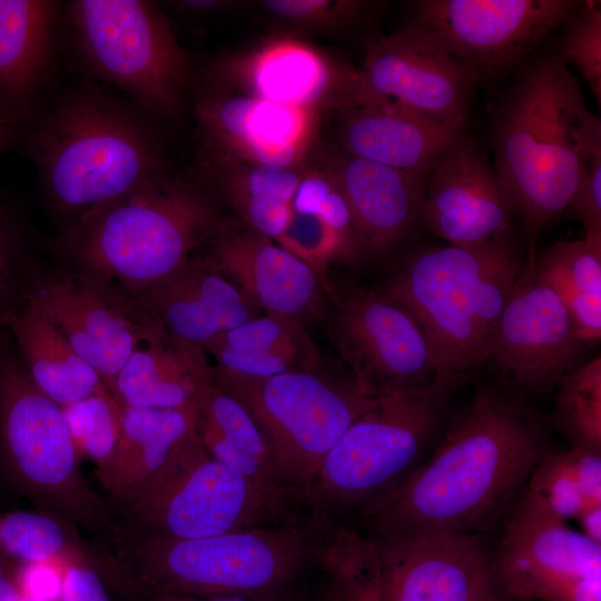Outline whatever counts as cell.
Instances as JSON below:
<instances>
[{
    "label": "cell",
    "instance_id": "41",
    "mask_svg": "<svg viewBox=\"0 0 601 601\" xmlns=\"http://www.w3.org/2000/svg\"><path fill=\"white\" fill-rule=\"evenodd\" d=\"M27 239L21 219L0 201V304L10 299L17 290Z\"/></svg>",
    "mask_w": 601,
    "mask_h": 601
},
{
    "label": "cell",
    "instance_id": "26",
    "mask_svg": "<svg viewBox=\"0 0 601 601\" xmlns=\"http://www.w3.org/2000/svg\"><path fill=\"white\" fill-rule=\"evenodd\" d=\"M339 114V149L424 176L436 156L463 132L388 104L354 105Z\"/></svg>",
    "mask_w": 601,
    "mask_h": 601
},
{
    "label": "cell",
    "instance_id": "9",
    "mask_svg": "<svg viewBox=\"0 0 601 601\" xmlns=\"http://www.w3.org/2000/svg\"><path fill=\"white\" fill-rule=\"evenodd\" d=\"M211 378L249 413L280 477L302 504L326 455L378 398L347 368L247 376L211 367Z\"/></svg>",
    "mask_w": 601,
    "mask_h": 601
},
{
    "label": "cell",
    "instance_id": "18",
    "mask_svg": "<svg viewBox=\"0 0 601 601\" xmlns=\"http://www.w3.org/2000/svg\"><path fill=\"white\" fill-rule=\"evenodd\" d=\"M529 254L499 318L487 361L515 384L544 392L578 365L585 343L560 296Z\"/></svg>",
    "mask_w": 601,
    "mask_h": 601
},
{
    "label": "cell",
    "instance_id": "34",
    "mask_svg": "<svg viewBox=\"0 0 601 601\" xmlns=\"http://www.w3.org/2000/svg\"><path fill=\"white\" fill-rule=\"evenodd\" d=\"M535 275L560 296L585 343L601 337V243L560 240L532 262Z\"/></svg>",
    "mask_w": 601,
    "mask_h": 601
},
{
    "label": "cell",
    "instance_id": "24",
    "mask_svg": "<svg viewBox=\"0 0 601 601\" xmlns=\"http://www.w3.org/2000/svg\"><path fill=\"white\" fill-rule=\"evenodd\" d=\"M135 297L198 365L209 364L206 349L216 338L258 316L257 308L230 282L195 256Z\"/></svg>",
    "mask_w": 601,
    "mask_h": 601
},
{
    "label": "cell",
    "instance_id": "21",
    "mask_svg": "<svg viewBox=\"0 0 601 601\" xmlns=\"http://www.w3.org/2000/svg\"><path fill=\"white\" fill-rule=\"evenodd\" d=\"M515 211L486 155L463 132L424 176L422 223L460 247H477L513 235Z\"/></svg>",
    "mask_w": 601,
    "mask_h": 601
},
{
    "label": "cell",
    "instance_id": "39",
    "mask_svg": "<svg viewBox=\"0 0 601 601\" xmlns=\"http://www.w3.org/2000/svg\"><path fill=\"white\" fill-rule=\"evenodd\" d=\"M378 2L365 0H266L260 6L292 30L337 33L375 13Z\"/></svg>",
    "mask_w": 601,
    "mask_h": 601
},
{
    "label": "cell",
    "instance_id": "35",
    "mask_svg": "<svg viewBox=\"0 0 601 601\" xmlns=\"http://www.w3.org/2000/svg\"><path fill=\"white\" fill-rule=\"evenodd\" d=\"M524 491L558 519H575L584 508L601 503V452L572 446L546 453Z\"/></svg>",
    "mask_w": 601,
    "mask_h": 601
},
{
    "label": "cell",
    "instance_id": "33",
    "mask_svg": "<svg viewBox=\"0 0 601 601\" xmlns=\"http://www.w3.org/2000/svg\"><path fill=\"white\" fill-rule=\"evenodd\" d=\"M79 528L45 510L0 515V552L20 562L57 560L92 568L105 583L117 575V563L107 549L88 541Z\"/></svg>",
    "mask_w": 601,
    "mask_h": 601
},
{
    "label": "cell",
    "instance_id": "45",
    "mask_svg": "<svg viewBox=\"0 0 601 601\" xmlns=\"http://www.w3.org/2000/svg\"><path fill=\"white\" fill-rule=\"evenodd\" d=\"M239 2L228 0H179L173 1L171 6L181 14L205 18L217 16L237 7Z\"/></svg>",
    "mask_w": 601,
    "mask_h": 601
},
{
    "label": "cell",
    "instance_id": "42",
    "mask_svg": "<svg viewBox=\"0 0 601 601\" xmlns=\"http://www.w3.org/2000/svg\"><path fill=\"white\" fill-rule=\"evenodd\" d=\"M66 565L57 560L21 562L13 574L20 595L38 601H59Z\"/></svg>",
    "mask_w": 601,
    "mask_h": 601
},
{
    "label": "cell",
    "instance_id": "20",
    "mask_svg": "<svg viewBox=\"0 0 601 601\" xmlns=\"http://www.w3.org/2000/svg\"><path fill=\"white\" fill-rule=\"evenodd\" d=\"M195 256L257 309L303 325L324 317L333 292L325 275L242 221L225 220Z\"/></svg>",
    "mask_w": 601,
    "mask_h": 601
},
{
    "label": "cell",
    "instance_id": "15",
    "mask_svg": "<svg viewBox=\"0 0 601 601\" xmlns=\"http://www.w3.org/2000/svg\"><path fill=\"white\" fill-rule=\"evenodd\" d=\"M579 6L573 0H421L416 22L476 77L514 72Z\"/></svg>",
    "mask_w": 601,
    "mask_h": 601
},
{
    "label": "cell",
    "instance_id": "1",
    "mask_svg": "<svg viewBox=\"0 0 601 601\" xmlns=\"http://www.w3.org/2000/svg\"><path fill=\"white\" fill-rule=\"evenodd\" d=\"M545 447L532 411L495 390L477 392L432 455L362 508L368 536L489 526L524 489Z\"/></svg>",
    "mask_w": 601,
    "mask_h": 601
},
{
    "label": "cell",
    "instance_id": "27",
    "mask_svg": "<svg viewBox=\"0 0 601 601\" xmlns=\"http://www.w3.org/2000/svg\"><path fill=\"white\" fill-rule=\"evenodd\" d=\"M195 430L201 445L214 460L266 492L296 505L302 504L280 477L249 413L214 383L211 374L199 387Z\"/></svg>",
    "mask_w": 601,
    "mask_h": 601
},
{
    "label": "cell",
    "instance_id": "28",
    "mask_svg": "<svg viewBox=\"0 0 601 601\" xmlns=\"http://www.w3.org/2000/svg\"><path fill=\"white\" fill-rule=\"evenodd\" d=\"M210 374V364H196L157 319L118 373L112 395L122 407L196 410Z\"/></svg>",
    "mask_w": 601,
    "mask_h": 601
},
{
    "label": "cell",
    "instance_id": "3",
    "mask_svg": "<svg viewBox=\"0 0 601 601\" xmlns=\"http://www.w3.org/2000/svg\"><path fill=\"white\" fill-rule=\"evenodd\" d=\"M331 518H306L177 539L114 521L98 542L115 558L131 595L171 593L290 601L317 556Z\"/></svg>",
    "mask_w": 601,
    "mask_h": 601
},
{
    "label": "cell",
    "instance_id": "40",
    "mask_svg": "<svg viewBox=\"0 0 601 601\" xmlns=\"http://www.w3.org/2000/svg\"><path fill=\"white\" fill-rule=\"evenodd\" d=\"M558 51L589 85L597 102L601 104V3L579 1L573 14L564 23Z\"/></svg>",
    "mask_w": 601,
    "mask_h": 601
},
{
    "label": "cell",
    "instance_id": "8",
    "mask_svg": "<svg viewBox=\"0 0 601 601\" xmlns=\"http://www.w3.org/2000/svg\"><path fill=\"white\" fill-rule=\"evenodd\" d=\"M65 9L70 42L93 79L124 92L154 121L180 115L190 59L156 2L73 0Z\"/></svg>",
    "mask_w": 601,
    "mask_h": 601
},
{
    "label": "cell",
    "instance_id": "52",
    "mask_svg": "<svg viewBox=\"0 0 601 601\" xmlns=\"http://www.w3.org/2000/svg\"><path fill=\"white\" fill-rule=\"evenodd\" d=\"M19 601H38V600L20 597Z\"/></svg>",
    "mask_w": 601,
    "mask_h": 601
},
{
    "label": "cell",
    "instance_id": "38",
    "mask_svg": "<svg viewBox=\"0 0 601 601\" xmlns=\"http://www.w3.org/2000/svg\"><path fill=\"white\" fill-rule=\"evenodd\" d=\"M62 408L80 457L91 460L97 471L101 470L118 443L122 406L110 392H104Z\"/></svg>",
    "mask_w": 601,
    "mask_h": 601
},
{
    "label": "cell",
    "instance_id": "5",
    "mask_svg": "<svg viewBox=\"0 0 601 601\" xmlns=\"http://www.w3.org/2000/svg\"><path fill=\"white\" fill-rule=\"evenodd\" d=\"M225 220L203 179L168 170L69 223L53 248L67 266L136 296L189 262Z\"/></svg>",
    "mask_w": 601,
    "mask_h": 601
},
{
    "label": "cell",
    "instance_id": "13",
    "mask_svg": "<svg viewBox=\"0 0 601 601\" xmlns=\"http://www.w3.org/2000/svg\"><path fill=\"white\" fill-rule=\"evenodd\" d=\"M494 590L519 601H601V544L524 490L491 554Z\"/></svg>",
    "mask_w": 601,
    "mask_h": 601
},
{
    "label": "cell",
    "instance_id": "51",
    "mask_svg": "<svg viewBox=\"0 0 601 601\" xmlns=\"http://www.w3.org/2000/svg\"><path fill=\"white\" fill-rule=\"evenodd\" d=\"M4 555L2 552H0V578L6 575V574H9L8 571H7V565H6V562H4Z\"/></svg>",
    "mask_w": 601,
    "mask_h": 601
},
{
    "label": "cell",
    "instance_id": "32",
    "mask_svg": "<svg viewBox=\"0 0 601 601\" xmlns=\"http://www.w3.org/2000/svg\"><path fill=\"white\" fill-rule=\"evenodd\" d=\"M307 165L280 167L205 158L201 179L237 213L243 224L277 243Z\"/></svg>",
    "mask_w": 601,
    "mask_h": 601
},
{
    "label": "cell",
    "instance_id": "7",
    "mask_svg": "<svg viewBox=\"0 0 601 601\" xmlns=\"http://www.w3.org/2000/svg\"><path fill=\"white\" fill-rule=\"evenodd\" d=\"M79 461L63 408L36 387L14 345L0 333V464L39 510L65 518L97 541L115 519Z\"/></svg>",
    "mask_w": 601,
    "mask_h": 601
},
{
    "label": "cell",
    "instance_id": "14",
    "mask_svg": "<svg viewBox=\"0 0 601 601\" xmlns=\"http://www.w3.org/2000/svg\"><path fill=\"white\" fill-rule=\"evenodd\" d=\"M23 290V303L58 331L111 394L136 343L158 319L117 285L67 265L37 274Z\"/></svg>",
    "mask_w": 601,
    "mask_h": 601
},
{
    "label": "cell",
    "instance_id": "11",
    "mask_svg": "<svg viewBox=\"0 0 601 601\" xmlns=\"http://www.w3.org/2000/svg\"><path fill=\"white\" fill-rule=\"evenodd\" d=\"M295 506L214 460L194 430L137 492L110 509L129 528L196 539L287 522L298 518Z\"/></svg>",
    "mask_w": 601,
    "mask_h": 601
},
{
    "label": "cell",
    "instance_id": "36",
    "mask_svg": "<svg viewBox=\"0 0 601 601\" xmlns=\"http://www.w3.org/2000/svg\"><path fill=\"white\" fill-rule=\"evenodd\" d=\"M338 601H383L381 562L375 541L337 519H331L317 556Z\"/></svg>",
    "mask_w": 601,
    "mask_h": 601
},
{
    "label": "cell",
    "instance_id": "16",
    "mask_svg": "<svg viewBox=\"0 0 601 601\" xmlns=\"http://www.w3.org/2000/svg\"><path fill=\"white\" fill-rule=\"evenodd\" d=\"M476 82L460 59L411 20L368 48L356 105H395L463 131Z\"/></svg>",
    "mask_w": 601,
    "mask_h": 601
},
{
    "label": "cell",
    "instance_id": "6",
    "mask_svg": "<svg viewBox=\"0 0 601 601\" xmlns=\"http://www.w3.org/2000/svg\"><path fill=\"white\" fill-rule=\"evenodd\" d=\"M523 263L513 235L477 247H422L403 259L381 290L416 317L441 380L457 386L487 361Z\"/></svg>",
    "mask_w": 601,
    "mask_h": 601
},
{
    "label": "cell",
    "instance_id": "29",
    "mask_svg": "<svg viewBox=\"0 0 601 601\" xmlns=\"http://www.w3.org/2000/svg\"><path fill=\"white\" fill-rule=\"evenodd\" d=\"M0 324L12 336L32 383L61 407L109 392L98 373L29 305L4 308Z\"/></svg>",
    "mask_w": 601,
    "mask_h": 601
},
{
    "label": "cell",
    "instance_id": "4",
    "mask_svg": "<svg viewBox=\"0 0 601 601\" xmlns=\"http://www.w3.org/2000/svg\"><path fill=\"white\" fill-rule=\"evenodd\" d=\"M26 147L47 199L68 224L168 171L154 120L92 82L39 115Z\"/></svg>",
    "mask_w": 601,
    "mask_h": 601
},
{
    "label": "cell",
    "instance_id": "19",
    "mask_svg": "<svg viewBox=\"0 0 601 601\" xmlns=\"http://www.w3.org/2000/svg\"><path fill=\"white\" fill-rule=\"evenodd\" d=\"M203 159L302 167L318 147L319 112L208 83L195 102Z\"/></svg>",
    "mask_w": 601,
    "mask_h": 601
},
{
    "label": "cell",
    "instance_id": "48",
    "mask_svg": "<svg viewBox=\"0 0 601 601\" xmlns=\"http://www.w3.org/2000/svg\"><path fill=\"white\" fill-rule=\"evenodd\" d=\"M20 592L13 575L6 574L0 578V601H19Z\"/></svg>",
    "mask_w": 601,
    "mask_h": 601
},
{
    "label": "cell",
    "instance_id": "25",
    "mask_svg": "<svg viewBox=\"0 0 601 601\" xmlns=\"http://www.w3.org/2000/svg\"><path fill=\"white\" fill-rule=\"evenodd\" d=\"M61 4L0 0V116L13 127L30 119L57 68Z\"/></svg>",
    "mask_w": 601,
    "mask_h": 601
},
{
    "label": "cell",
    "instance_id": "47",
    "mask_svg": "<svg viewBox=\"0 0 601 601\" xmlns=\"http://www.w3.org/2000/svg\"><path fill=\"white\" fill-rule=\"evenodd\" d=\"M131 601H257L234 597H194L171 593H145L129 598Z\"/></svg>",
    "mask_w": 601,
    "mask_h": 601
},
{
    "label": "cell",
    "instance_id": "50",
    "mask_svg": "<svg viewBox=\"0 0 601 601\" xmlns=\"http://www.w3.org/2000/svg\"><path fill=\"white\" fill-rule=\"evenodd\" d=\"M482 601H519V600H514V599L504 597V595L497 593L496 591H494L493 593H491L489 597H486Z\"/></svg>",
    "mask_w": 601,
    "mask_h": 601
},
{
    "label": "cell",
    "instance_id": "37",
    "mask_svg": "<svg viewBox=\"0 0 601 601\" xmlns=\"http://www.w3.org/2000/svg\"><path fill=\"white\" fill-rule=\"evenodd\" d=\"M555 387V425L572 446L601 452L600 356L577 366Z\"/></svg>",
    "mask_w": 601,
    "mask_h": 601
},
{
    "label": "cell",
    "instance_id": "23",
    "mask_svg": "<svg viewBox=\"0 0 601 601\" xmlns=\"http://www.w3.org/2000/svg\"><path fill=\"white\" fill-rule=\"evenodd\" d=\"M349 208L362 255H381L422 221L424 175L397 170L339 148L315 151Z\"/></svg>",
    "mask_w": 601,
    "mask_h": 601
},
{
    "label": "cell",
    "instance_id": "12",
    "mask_svg": "<svg viewBox=\"0 0 601 601\" xmlns=\"http://www.w3.org/2000/svg\"><path fill=\"white\" fill-rule=\"evenodd\" d=\"M324 317L332 345L372 396L445 383L420 322L382 290L353 287L332 295Z\"/></svg>",
    "mask_w": 601,
    "mask_h": 601
},
{
    "label": "cell",
    "instance_id": "43",
    "mask_svg": "<svg viewBox=\"0 0 601 601\" xmlns=\"http://www.w3.org/2000/svg\"><path fill=\"white\" fill-rule=\"evenodd\" d=\"M569 208L581 220L584 238L601 243V156L589 161Z\"/></svg>",
    "mask_w": 601,
    "mask_h": 601
},
{
    "label": "cell",
    "instance_id": "49",
    "mask_svg": "<svg viewBox=\"0 0 601 601\" xmlns=\"http://www.w3.org/2000/svg\"><path fill=\"white\" fill-rule=\"evenodd\" d=\"M13 138V127L0 116V151L6 149Z\"/></svg>",
    "mask_w": 601,
    "mask_h": 601
},
{
    "label": "cell",
    "instance_id": "31",
    "mask_svg": "<svg viewBox=\"0 0 601 601\" xmlns=\"http://www.w3.org/2000/svg\"><path fill=\"white\" fill-rule=\"evenodd\" d=\"M214 370L247 376L315 371L323 366L319 349L305 326L286 316H256L224 333L206 349Z\"/></svg>",
    "mask_w": 601,
    "mask_h": 601
},
{
    "label": "cell",
    "instance_id": "22",
    "mask_svg": "<svg viewBox=\"0 0 601 601\" xmlns=\"http://www.w3.org/2000/svg\"><path fill=\"white\" fill-rule=\"evenodd\" d=\"M383 601H482L494 587L491 553L474 533L375 540Z\"/></svg>",
    "mask_w": 601,
    "mask_h": 601
},
{
    "label": "cell",
    "instance_id": "30",
    "mask_svg": "<svg viewBox=\"0 0 601 601\" xmlns=\"http://www.w3.org/2000/svg\"><path fill=\"white\" fill-rule=\"evenodd\" d=\"M195 430V410L122 407L116 449L97 476L111 501L137 492Z\"/></svg>",
    "mask_w": 601,
    "mask_h": 601
},
{
    "label": "cell",
    "instance_id": "17",
    "mask_svg": "<svg viewBox=\"0 0 601 601\" xmlns=\"http://www.w3.org/2000/svg\"><path fill=\"white\" fill-rule=\"evenodd\" d=\"M209 83L275 104L317 111L356 105L359 69L292 36L267 38L220 58Z\"/></svg>",
    "mask_w": 601,
    "mask_h": 601
},
{
    "label": "cell",
    "instance_id": "10",
    "mask_svg": "<svg viewBox=\"0 0 601 601\" xmlns=\"http://www.w3.org/2000/svg\"><path fill=\"white\" fill-rule=\"evenodd\" d=\"M455 388L436 383L378 397L326 455L303 504L336 519L401 482L421 463Z\"/></svg>",
    "mask_w": 601,
    "mask_h": 601
},
{
    "label": "cell",
    "instance_id": "46",
    "mask_svg": "<svg viewBox=\"0 0 601 601\" xmlns=\"http://www.w3.org/2000/svg\"><path fill=\"white\" fill-rule=\"evenodd\" d=\"M581 533L601 544V503L584 508L575 518Z\"/></svg>",
    "mask_w": 601,
    "mask_h": 601
},
{
    "label": "cell",
    "instance_id": "2",
    "mask_svg": "<svg viewBox=\"0 0 601 601\" xmlns=\"http://www.w3.org/2000/svg\"><path fill=\"white\" fill-rule=\"evenodd\" d=\"M491 146L534 253L543 229L569 209L589 161L601 156V121L556 52L531 56L513 72L492 116Z\"/></svg>",
    "mask_w": 601,
    "mask_h": 601
},
{
    "label": "cell",
    "instance_id": "44",
    "mask_svg": "<svg viewBox=\"0 0 601 601\" xmlns=\"http://www.w3.org/2000/svg\"><path fill=\"white\" fill-rule=\"evenodd\" d=\"M59 601H111L99 573L83 564L68 563Z\"/></svg>",
    "mask_w": 601,
    "mask_h": 601
}]
</instances>
